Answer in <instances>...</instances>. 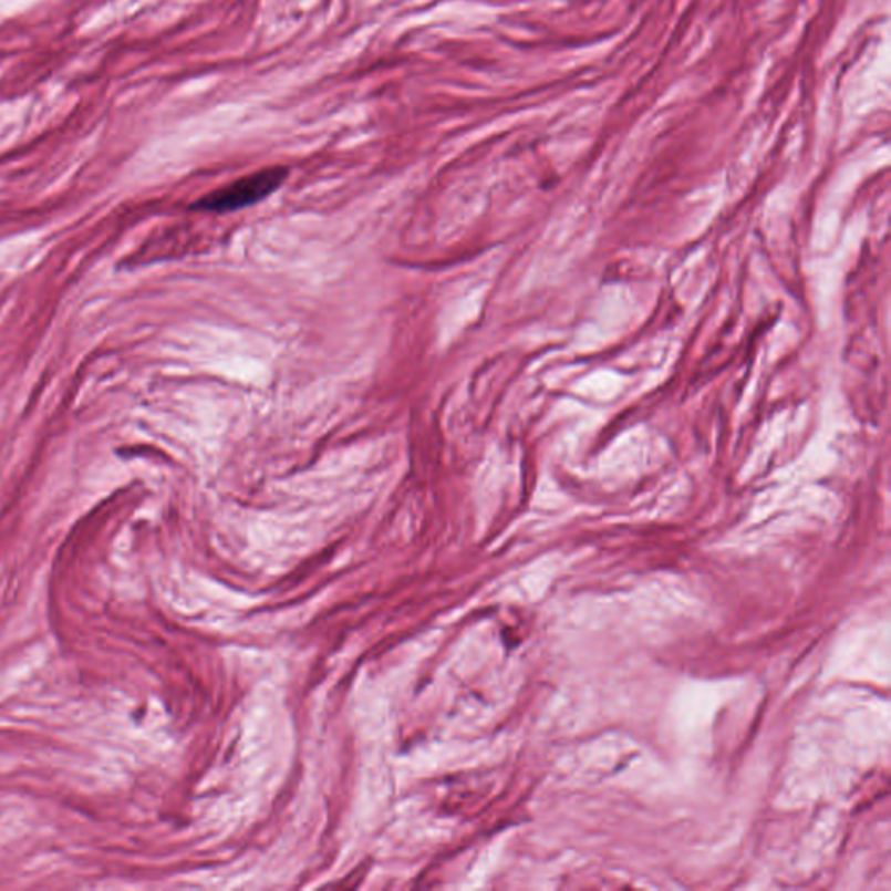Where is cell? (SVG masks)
Returning <instances> with one entry per match:
<instances>
[{"label":"cell","instance_id":"cell-1","mask_svg":"<svg viewBox=\"0 0 891 891\" xmlns=\"http://www.w3.org/2000/svg\"><path fill=\"white\" fill-rule=\"evenodd\" d=\"M288 178V167L273 166L265 167L261 172L251 173L227 185L218 188L208 196L197 200L191 208L199 211L228 213L237 209L249 208L252 204L261 203L267 197L272 196L277 188L284 184Z\"/></svg>","mask_w":891,"mask_h":891}]
</instances>
